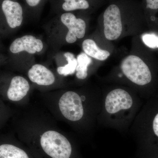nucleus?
Segmentation results:
<instances>
[{
    "label": "nucleus",
    "mask_w": 158,
    "mask_h": 158,
    "mask_svg": "<svg viewBox=\"0 0 158 158\" xmlns=\"http://www.w3.org/2000/svg\"><path fill=\"white\" fill-rule=\"evenodd\" d=\"M121 69L125 76L136 85L143 86L152 80L151 72L145 62L140 57L131 55L122 61Z\"/></svg>",
    "instance_id": "obj_8"
},
{
    "label": "nucleus",
    "mask_w": 158,
    "mask_h": 158,
    "mask_svg": "<svg viewBox=\"0 0 158 158\" xmlns=\"http://www.w3.org/2000/svg\"><path fill=\"white\" fill-rule=\"evenodd\" d=\"M133 99L127 91L116 89L108 94L105 101V107L108 113L114 114L122 110L131 107Z\"/></svg>",
    "instance_id": "obj_10"
},
{
    "label": "nucleus",
    "mask_w": 158,
    "mask_h": 158,
    "mask_svg": "<svg viewBox=\"0 0 158 158\" xmlns=\"http://www.w3.org/2000/svg\"><path fill=\"white\" fill-rule=\"evenodd\" d=\"M26 74L33 88L41 93L62 89L64 87L63 77L44 64L34 63Z\"/></svg>",
    "instance_id": "obj_7"
},
{
    "label": "nucleus",
    "mask_w": 158,
    "mask_h": 158,
    "mask_svg": "<svg viewBox=\"0 0 158 158\" xmlns=\"http://www.w3.org/2000/svg\"><path fill=\"white\" fill-rule=\"evenodd\" d=\"M77 66L76 76L80 80H84L88 76V67L92 62V59L84 52L80 53L77 56Z\"/></svg>",
    "instance_id": "obj_15"
},
{
    "label": "nucleus",
    "mask_w": 158,
    "mask_h": 158,
    "mask_svg": "<svg viewBox=\"0 0 158 158\" xmlns=\"http://www.w3.org/2000/svg\"><path fill=\"white\" fill-rule=\"evenodd\" d=\"M16 131L20 141L40 158H72L70 141L47 118L26 116L18 123Z\"/></svg>",
    "instance_id": "obj_1"
},
{
    "label": "nucleus",
    "mask_w": 158,
    "mask_h": 158,
    "mask_svg": "<svg viewBox=\"0 0 158 158\" xmlns=\"http://www.w3.org/2000/svg\"><path fill=\"white\" fill-rule=\"evenodd\" d=\"M94 0H50L51 10L56 15L63 12L90 10Z\"/></svg>",
    "instance_id": "obj_11"
},
{
    "label": "nucleus",
    "mask_w": 158,
    "mask_h": 158,
    "mask_svg": "<svg viewBox=\"0 0 158 158\" xmlns=\"http://www.w3.org/2000/svg\"><path fill=\"white\" fill-rule=\"evenodd\" d=\"M33 86L27 77L14 72H0V98L14 104L28 102Z\"/></svg>",
    "instance_id": "obj_5"
},
{
    "label": "nucleus",
    "mask_w": 158,
    "mask_h": 158,
    "mask_svg": "<svg viewBox=\"0 0 158 158\" xmlns=\"http://www.w3.org/2000/svg\"><path fill=\"white\" fill-rule=\"evenodd\" d=\"M144 15L142 6L132 0H114L102 15L105 37L109 40L118 39L127 20Z\"/></svg>",
    "instance_id": "obj_4"
},
{
    "label": "nucleus",
    "mask_w": 158,
    "mask_h": 158,
    "mask_svg": "<svg viewBox=\"0 0 158 158\" xmlns=\"http://www.w3.org/2000/svg\"><path fill=\"white\" fill-rule=\"evenodd\" d=\"M8 56L4 53H0V67L5 66L8 61Z\"/></svg>",
    "instance_id": "obj_19"
},
{
    "label": "nucleus",
    "mask_w": 158,
    "mask_h": 158,
    "mask_svg": "<svg viewBox=\"0 0 158 158\" xmlns=\"http://www.w3.org/2000/svg\"><path fill=\"white\" fill-rule=\"evenodd\" d=\"M46 49L42 40L31 34L17 37L10 44L8 49V61L5 65L8 70L26 73L35 63V56Z\"/></svg>",
    "instance_id": "obj_3"
},
{
    "label": "nucleus",
    "mask_w": 158,
    "mask_h": 158,
    "mask_svg": "<svg viewBox=\"0 0 158 158\" xmlns=\"http://www.w3.org/2000/svg\"><path fill=\"white\" fill-rule=\"evenodd\" d=\"M0 158H40L21 141L0 137Z\"/></svg>",
    "instance_id": "obj_9"
},
{
    "label": "nucleus",
    "mask_w": 158,
    "mask_h": 158,
    "mask_svg": "<svg viewBox=\"0 0 158 158\" xmlns=\"http://www.w3.org/2000/svg\"><path fill=\"white\" fill-rule=\"evenodd\" d=\"M48 1V0H23L26 18L35 19L39 17Z\"/></svg>",
    "instance_id": "obj_14"
},
{
    "label": "nucleus",
    "mask_w": 158,
    "mask_h": 158,
    "mask_svg": "<svg viewBox=\"0 0 158 158\" xmlns=\"http://www.w3.org/2000/svg\"><path fill=\"white\" fill-rule=\"evenodd\" d=\"M144 44L149 48H158V35L154 33H146L141 36Z\"/></svg>",
    "instance_id": "obj_18"
},
{
    "label": "nucleus",
    "mask_w": 158,
    "mask_h": 158,
    "mask_svg": "<svg viewBox=\"0 0 158 158\" xmlns=\"http://www.w3.org/2000/svg\"><path fill=\"white\" fill-rule=\"evenodd\" d=\"M55 52L54 60L56 73L63 77L75 73L77 62L75 55L70 52H63L59 51Z\"/></svg>",
    "instance_id": "obj_12"
},
{
    "label": "nucleus",
    "mask_w": 158,
    "mask_h": 158,
    "mask_svg": "<svg viewBox=\"0 0 158 158\" xmlns=\"http://www.w3.org/2000/svg\"><path fill=\"white\" fill-rule=\"evenodd\" d=\"M83 52L89 57L100 61H104L110 57L109 51L98 47L96 43L91 38L84 40L82 43Z\"/></svg>",
    "instance_id": "obj_13"
},
{
    "label": "nucleus",
    "mask_w": 158,
    "mask_h": 158,
    "mask_svg": "<svg viewBox=\"0 0 158 158\" xmlns=\"http://www.w3.org/2000/svg\"><path fill=\"white\" fill-rule=\"evenodd\" d=\"M12 116L11 109L0 98V130L6 125Z\"/></svg>",
    "instance_id": "obj_17"
},
{
    "label": "nucleus",
    "mask_w": 158,
    "mask_h": 158,
    "mask_svg": "<svg viewBox=\"0 0 158 158\" xmlns=\"http://www.w3.org/2000/svg\"><path fill=\"white\" fill-rule=\"evenodd\" d=\"M1 38H2V37L0 35V53H4L3 52L5 51V48H4V46H3L2 41H1Z\"/></svg>",
    "instance_id": "obj_21"
},
{
    "label": "nucleus",
    "mask_w": 158,
    "mask_h": 158,
    "mask_svg": "<svg viewBox=\"0 0 158 158\" xmlns=\"http://www.w3.org/2000/svg\"><path fill=\"white\" fill-rule=\"evenodd\" d=\"M142 9L144 18L154 21L158 13V0H142Z\"/></svg>",
    "instance_id": "obj_16"
},
{
    "label": "nucleus",
    "mask_w": 158,
    "mask_h": 158,
    "mask_svg": "<svg viewBox=\"0 0 158 158\" xmlns=\"http://www.w3.org/2000/svg\"><path fill=\"white\" fill-rule=\"evenodd\" d=\"M87 27L85 19L73 12L56 15L44 26L48 44L55 52L63 46L83 39Z\"/></svg>",
    "instance_id": "obj_2"
},
{
    "label": "nucleus",
    "mask_w": 158,
    "mask_h": 158,
    "mask_svg": "<svg viewBox=\"0 0 158 158\" xmlns=\"http://www.w3.org/2000/svg\"><path fill=\"white\" fill-rule=\"evenodd\" d=\"M153 129L155 134L158 137V113L155 117L153 122Z\"/></svg>",
    "instance_id": "obj_20"
},
{
    "label": "nucleus",
    "mask_w": 158,
    "mask_h": 158,
    "mask_svg": "<svg viewBox=\"0 0 158 158\" xmlns=\"http://www.w3.org/2000/svg\"><path fill=\"white\" fill-rule=\"evenodd\" d=\"M26 19L24 8L17 0L0 2V35L7 37L16 32Z\"/></svg>",
    "instance_id": "obj_6"
}]
</instances>
